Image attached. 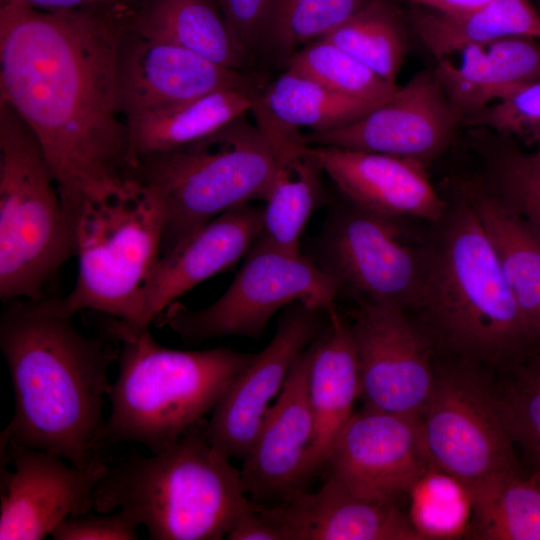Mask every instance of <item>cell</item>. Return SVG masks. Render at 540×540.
<instances>
[{
	"instance_id": "13",
	"label": "cell",
	"mask_w": 540,
	"mask_h": 540,
	"mask_svg": "<svg viewBox=\"0 0 540 540\" xmlns=\"http://www.w3.org/2000/svg\"><path fill=\"white\" fill-rule=\"evenodd\" d=\"M461 120L434 69L415 73L404 85L353 122L303 135L306 145L378 152L413 159L426 168L454 143Z\"/></svg>"
},
{
	"instance_id": "5",
	"label": "cell",
	"mask_w": 540,
	"mask_h": 540,
	"mask_svg": "<svg viewBox=\"0 0 540 540\" xmlns=\"http://www.w3.org/2000/svg\"><path fill=\"white\" fill-rule=\"evenodd\" d=\"M103 332L119 342V374L108 394L105 444L135 442L151 453L166 450L205 419L255 354L221 347L167 348L149 327L135 330L113 317Z\"/></svg>"
},
{
	"instance_id": "36",
	"label": "cell",
	"mask_w": 540,
	"mask_h": 540,
	"mask_svg": "<svg viewBox=\"0 0 540 540\" xmlns=\"http://www.w3.org/2000/svg\"><path fill=\"white\" fill-rule=\"evenodd\" d=\"M508 372L500 391L507 424L526 467L540 471V349Z\"/></svg>"
},
{
	"instance_id": "37",
	"label": "cell",
	"mask_w": 540,
	"mask_h": 540,
	"mask_svg": "<svg viewBox=\"0 0 540 540\" xmlns=\"http://www.w3.org/2000/svg\"><path fill=\"white\" fill-rule=\"evenodd\" d=\"M462 128H485L540 151V81L463 120Z\"/></svg>"
},
{
	"instance_id": "28",
	"label": "cell",
	"mask_w": 540,
	"mask_h": 540,
	"mask_svg": "<svg viewBox=\"0 0 540 540\" xmlns=\"http://www.w3.org/2000/svg\"><path fill=\"white\" fill-rule=\"evenodd\" d=\"M259 95L227 88L127 121L129 168L138 158L208 136L250 112Z\"/></svg>"
},
{
	"instance_id": "2",
	"label": "cell",
	"mask_w": 540,
	"mask_h": 540,
	"mask_svg": "<svg viewBox=\"0 0 540 540\" xmlns=\"http://www.w3.org/2000/svg\"><path fill=\"white\" fill-rule=\"evenodd\" d=\"M0 348L14 393L8 440L82 470L104 465L103 406L119 342L83 334L44 298L16 299L1 314Z\"/></svg>"
},
{
	"instance_id": "26",
	"label": "cell",
	"mask_w": 540,
	"mask_h": 540,
	"mask_svg": "<svg viewBox=\"0 0 540 540\" xmlns=\"http://www.w3.org/2000/svg\"><path fill=\"white\" fill-rule=\"evenodd\" d=\"M460 180L527 323L540 338V234L488 192L478 175Z\"/></svg>"
},
{
	"instance_id": "6",
	"label": "cell",
	"mask_w": 540,
	"mask_h": 540,
	"mask_svg": "<svg viewBox=\"0 0 540 540\" xmlns=\"http://www.w3.org/2000/svg\"><path fill=\"white\" fill-rule=\"evenodd\" d=\"M280 164L244 114L199 140L136 159L126 178L148 187L164 205L162 255L222 213L264 201Z\"/></svg>"
},
{
	"instance_id": "35",
	"label": "cell",
	"mask_w": 540,
	"mask_h": 540,
	"mask_svg": "<svg viewBox=\"0 0 540 540\" xmlns=\"http://www.w3.org/2000/svg\"><path fill=\"white\" fill-rule=\"evenodd\" d=\"M285 66L336 93L368 102H383L398 87L327 39L302 47Z\"/></svg>"
},
{
	"instance_id": "18",
	"label": "cell",
	"mask_w": 540,
	"mask_h": 540,
	"mask_svg": "<svg viewBox=\"0 0 540 540\" xmlns=\"http://www.w3.org/2000/svg\"><path fill=\"white\" fill-rule=\"evenodd\" d=\"M311 344L297 358L267 410L240 469L250 502L269 506L306 490L314 422L308 396Z\"/></svg>"
},
{
	"instance_id": "32",
	"label": "cell",
	"mask_w": 540,
	"mask_h": 540,
	"mask_svg": "<svg viewBox=\"0 0 540 540\" xmlns=\"http://www.w3.org/2000/svg\"><path fill=\"white\" fill-rule=\"evenodd\" d=\"M406 13L392 0H368L322 39L334 43L388 83L396 78L408 47Z\"/></svg>"
},
{
	"instance_id": "4",
	"label": "cell",
	"mask_w": 540,
	"mask_h": 540,
	"mask_svg": "<svg viewBox=\"0 0 540 540\" xmlns=\"http://www.w3.org/2000/svg\"><path fill=\"white\" fill-rule=\"evenodd\" d=\"M203 419L172 446L107 459L94 511H122L152 540H219L250 507L241 472L207 438Z\"/></svg>"
},
{
	"instance_id": "16",
	"label": "cell",
	"mask_w": 540,
	"mask_h": 540,
	"mask_svg": "<svg viewBox=\"0 0 540 540\" xmlns=\"http://www.w3.org/2000/svg\"><path fill=\"white\" fill-rule=\"evenodd\" d=\"M430 466L419 416L363 407L339 434L325 468L359 496L398 502Z\"/></svg>"
},
{
	"instance_id": "3",
	"label": "cell",
	"mask_w": 540,
	"mask_h": 540,
	"mask_svg": "<svg viewBox=\"0 0 540 540\" xmlns=\"http://www.w3.org/2000/svg\"><path fill=\"white\" fill-rule=\"evenodd\" d=\"M424 232L425 270L408 311L455 358L510 370L540 349L460 178Z\"/></svg>"
},
{
	"instance_id": "43",
	"label": "cell",
	"mask_w": 540,
	"mask_h": 540,
	"mask_svg": "<svg viewBox=\"0 0 540 540\" xmlns=\"http://www.w3.org/2000/svg\"><path fill=\"white\" fill-rule=\"evenodd\" d=\"M540 16V0H529Z\"/></svg>"
},
{
	"instance_id": "8",
	"label": "cell",
	"mask_w": 540,
	"mask_h": 540,
	"mask_svg": "<svg viewBox=\"0 0 540 540\" xmlns=\"http://www.w3.org/2000/svg\"><path fill=\"white\" fill-rule=\"evenodd\" d=\"M75 256V224L41 145L0 99V298L41 300L43 288Z\"/></svg>"
},
{
	"instance_id": "42",
	"label": "cell",
	"mask_w": 540,
	"mask_h": 540,
	"mask_svg": "<svg viewBox=\"0 0 540 540\" xmlns=\"http://www.w3.org/2000/svg\"><path fill=\"white\" fill-rule=\"evenodd\" d=\"M410 5L444 14H462L486 5L493 0H403Z\"/></svg>"
},
{
	"instance_id": "17",
	"label": "cell",
	"mask_w": 540,
	"mask_h": 540,
	"mask_svg": "<svg viewBox=\"0 0 540 540\" xmlns=\"http://www.w3.org/2000/svg\"><path fill=\"white\" fill-rule=\"evenodd\" d=\"M2 472L0 540H41L66 518L94 510L104 465L82 470L52 452L9 441Z\"/></svg>"
},
{
	"instance_id": "34",
	"label": "cell",
	"mask_w": 540,
	"mask_h": 540,
	"mask_svg": "<svg viewBox=\"0 0 540 540\" xmlns=\"http://www.w3.org/2000/svg\"><path fill=\"white\" fill-rule=\"evenodd\" d=\"M408 518L421 540L455 539L469 530L472 498L454 476L430 466L411 486Z\"/></svg>"
},
{
	"instance_id": "9",
	"label": "cell",
	"mask_w": 540,
	"mask_h": 540,
	"mask_svg": "<svg viewBox=\"0 0 540 540\" xmlns=\"http://www.w3.org/2000/svg\"><path fill=\"white\" fill-rule=\"evenodd\" d=\"M332 279L303 252L292 253L257 238L234 280L212 304L191 310L171 304L155 320L186 342L224 336L260 339L282 309L301 302L329 312L336 307Z\"/></svg>"
},
{
	"instance_id": "11",
	"label": "cell",
	"mask_w": 540,
	"mask_h": 540,
	"mask_svg": "<svg viewBox=\"0 0 540 540\" xmlns=\"http://www.w3.org/2000/svg\"><path fill=\"white\" fill-rule=\"evenodd\" d=\"M309 255L334 282L338 298L390 303L409 311L425 270L424 233L408 222L360 209L343 199L313 239Z\"/></svg>"
},
{
	"instance_id": "14",
	"label": "cell",
	"mask_w": 540,
	"mask_h": 540,
	"mask_svg": "<svg viewBox=\"0 0 540 540\" xmlns=\"http://www.w3.org/2000/svg\"><path fill=\"white\" fill-rule=\"evenodd\" d=\"M263 79L261 74L228 68L186 48L145 37L132 24L118 47L117 98L126 122L221 89L258 94L266 85Z\"/></svg>"
},
{
	"instance_id": "39",
	"label": "cell",
	"mask_w": 540,
	"mask_h": 540,
	"mask_svg": "<svg viewBox=\"0 0 540 540\" xmlns=\"http://www.w3.org/2000/svg\"><path fill=\"white\" fill-rule=\"evenodd\" d=\"M234 38L249 61L261 46L272 0H216Z\"/></svg>"
},
{
	"instance_id": "40",
	"label": "cell",
	"mask_w": 540,
	"mask_h": 540,
	"mask_svg": "<svg viewBox=\"0 0 540 540\" xmlns=\"http://www.w3.org/2000/svg\"><path fill=\"white\" fill-rule=\"evenodd\" d=\"M225 538L229 540H283L279 529L252 503L238 515Z\"/></svg>"
},
{
	"instance_id": "41",
	"label": "cell",
	"mask_w": 540,
	"mask_h": 540,
	"mask_svg": "<svg viewBox=\"0 0 540 540\" xmlns=\"http://www.w3.org/2000/svg\"><path fill=\"white\" fill-rule=\"evenodd\" d=\"M117 1L120 0H0V4H20L37 10L58 12Z\"/></svg>"
},
{
	"instance_id": "38",
	"label": "cell",
	"mask_w": 540,
	"mask_h": 540,
	"mask_svg": "<svg viewBox=\"0 0 540 540\" xmlns=\"http://www.w3.org/2000/svg\"><path fill=\"white\" fill-rule=\"evenodd\" d=\"M139 526L124 512L70 516L51 533L55 540H136Z\"/></svg>"
},
{
	"instance_id": "15",
	"label": "cell",
	"mask_w": 540,
	"mask_h": 540,
	"mask_svg": "<svg viewBox=\"0 0 540 540\" xmlns=\"http://www.w3.org/2000/svg\"><path fill=\"white\" fill-rule=\"evenodd\" d=\"M327 319L326 311L301 302L284 309L271 341L234 377L211 412L206 431L214 448L228 458L247 456L270 401Z\"/></svg>"
},
{
	"instance_id": "7",
	"label": "cell",
	"mask_w": 540,
	"mask_h": 540,
	"mask_svg": "<svg viewBox=\"0 0 540 540\" xmlns=\"http://www.w3.org/2000/svg\"><path fill=\"white\" fill-rule=\"evenodd\" d=\"M165 208L148 187L126 178L86 202L75 217L78 274L71 292L46 300L56 313H104L135 330L149 327L143 287L160 257Z\"/></svg>"
},
{
	"instance_id": "20",
	"label": "cell",
	"mask_w": 540,
	"mask_h": 540,
	"mask_svg": "<svg viewBox=\"0 0 540 540\" xmlns=\"http://www.w3.org/2000/svg\"><path fill=\"white\" fill-rule=\"evenodd\" d=\"M255 506L283 540H421L398 502L359 496L329 477L316 491Z\"/></svg>"
},
{
	"instance_id": "21",
	"label": "cell",
	"mask_w": 540,
	"mask_h": 540,
	"mask_svg": "<svg viewBox=\"0 0 540 540\" xmlns=\"http://www.w3.org/2000/svg\"><path fill=\"white\" fill-rule=\"evenodd\" d=\"M262 230V208L244 204L215 217L160 255L143 287L148 325L201 282L233 267Z\"/></svg>"
},
{
	"instance_id": "1",
	"label": "cell",
	"mask_w": 540,
	"mask_h": 540,
	"mask_svg": "<svg viewBox=\"0 0 540 540\" xmlns=\"http://www.w3.org/2000/svg\"><path fill=\"white\" fill-rule=\"evenodd\" d=\"M136 2L58 12L0 4V99L38 139L73 221L127 176L129 129L116 61Z\"/></svg>"
},
{
	"instance_id": "19",
	"label": "cell",
	"mask_w": 540,
	"mask_h": 540,
	"mask_svg": "<svg viewBox=\"0 0 540 540\" xmlns=\"http://www.w3.org/2000/svg\"><path fill=\"white\" fill-rule=\"evenodd\" d=\"M304 152L345 201L365 211L427 224L440 218L446 208V199L431 183L428 168L413 159L317 145H307Z\"/></svg>"
},
{
	"instance_id": "33",
	"label": "cell",
	"mask_w": 540,
	"mask_h": 540,
	"mask_svg": "<svg viewBox=\"0 0 540 540\" xmlns=\"http://www.w3.org/2000/svg\"><path fill=\"white\" fill-rule=\"evenodd\" d=\"M368 0H272L261 50L286 61L299 49L324 38Z\"/></svg>"
},
{
	"instance_id": "22",
	"label": "cell",
	"mask_w": 540,
	"mask_h": 540,
	"mask_svg": "<svg viewBox=\"0 0 540 540\" xmlns=\"http://www.w3.org/2000/svg\"><path fill=\"white\" fill-rule=\"evenodd\" d=\"M327 315L326 325L311 343L308 396L314 431L306 464L308 482L326 467L359 397L358 364L349 321L336 307Z\"/></svg>"
},
{
	"instance_id": "30",
	"label": "cell",
	"mask_w": 540,
	"mask_h": 540,
	"mask_svg": "<svg viewBox=\"0 0 540 540\" xmlns=\"http://www.w3.org/2000/svg\"><path fill=\"white\" fill-rule=\"evenodd\" d=\"M467 130L484 187L540 234V151L485 128Z\"/></svg>"
},
{
	"instance_id": "23",
	"label": "cell",
	"mask_w": 540,
	"mask_h": 540,
	"mask_svg": "<svg viewBox=\"0 0 540 540\" xmlns=\"http://www.w3.org/2000/svg\"><path fill=\"white\" fill-rule=\"evenodd\" d=\"M380 103L341 95L286 69L265 85L250 112L279 160H288L307 146L300 128L330 131L353 122Z\"/></svg>"
},
{
	"instance_id": "25",
	"label": "cell",
	"mask_w": 540,
	"mask_h": 540,
	"mask_svg": "<svg viewBox=\"0 0 540 540\" xmlns=\"http://www.w3.org/2000/svg\"><path fill=\"white\" fill-rule=\"evenodd\" d=\"M405 13L409 30L436 60L508 37L540 39V16L529 0H493L454 15L411 5Z\"/></svg>"
},
{
	"instance_id": "29",
	"label": "cell",
	"mask_w": 540,
	"mask_h": 540,
	"mask_svg": "<svg viewBox=\"0 0 540 540\" xmlns=\"http://www.w3.org/2000/svg\"><path fill=\"white\" fill-rule=\"evenodd\" d=\"M469 490L474 538L540 540V471L519 465Z\"/></svg>"
},
{
	"instance_id": "27",
	"label": "cell",
	"mask_w": 540,
	"mask_h": 540,
	"mask_svg": "<svg viewBox=\"0 0 540 540\" xmlns=\"http://www.w3.org/2000/svg\"><path fill=\"white\" fill-rule=\"evenodd\" d=\"M132 27L222 66L247 70L249 59L234 38L216 0H137Z\"/></svg>"
},
{
	"instance_id": "10",
	"label": "cell",
	"mask_w": 540,
	"mask_h": 540,
	"mask_svg": "<svg viewBox=\"0 0 540 540\" xmlns=\"http://www.w3.org/2000/svg\"><path fill=\"white\" fill-rule=\"evenodd\" d=\"M482 366L456 358L436 369L420 428L432 466L468 488L519 467L500 391Z\"/></svg>"
},
{
	"instance_id": "31",
	"label": "cell",
	"mask_w": 540,
	"mask_h": 540,
	"mask_svg": "<svg viewBox=\"0 0 540 540\" xmlns=\"http://www.w3.org/2000/svg\"><path fill=\"white\" fill-rule=\"evenodd\" d=\"M323 173L304 150L281 161L264 199L259 239L288 252H302L305 227L312 214L326 202Z\"/></svg>"
},
{
	"instance_id": "24",
	"label": "cell",
	"mask_w": 540,
	"mask_h": 540,
	"mask_svg": "<svg viewBox=\"0 0 540 540\" xmlns=\"http://www.w3.org/2000/svg\"><path fill=\"white\" fill-rule=\"evenodd\" d=\"M433 68L461 120L540 81V39L508 37L469 47Z\"/></svg>"
},
{
	"instance_id": "12",
	"label": "cell",
	"mask_w": 540,
	"mask_h": 540,
	"mask_svg": "<svg viewBox=\"0 0 540 540\" xmlns=\"http://www.w3.org/2000/svg\"><path fill=\"white\" fill-rule=\"evenodd\" d=\"M349 327L363 407L420 416L436 381L435 346L403 307L356 304Z\"/></svg>"
}]
</instances>
